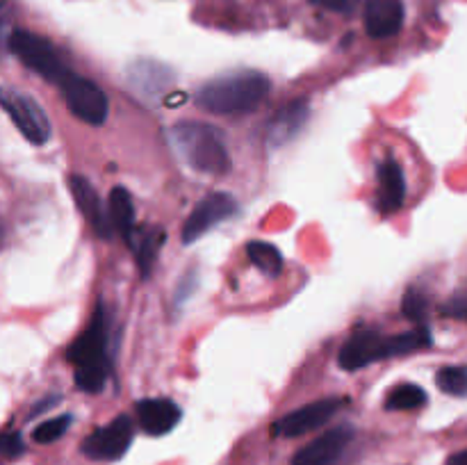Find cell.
<instances>
[{"label":"cell","mask_w":467,"mask_h":465,"mask_svg":"<svg viewBox=\"0 0 467 465\" xmlns=\"http://www.w3.org/2000/svg\"><path fill=\"white\" fill-rule=\"evenodd\" d=\"M109 328H112V319H109L105 304L100 301L89 326L76 337V342L67 351V360L76 369L78 390L87 392V395L103 392L109 374H112Z\"/></svg>","instance_id":"6da1fadb"},{"label":"cell","mask_w":467,"mask_h":465,"mask_svg":"<svg viewBox=\"0 0 467 465\" xmlns=\"http://www.w3.org/2000/svg\"><path fill=\"white\" fill-rule=\"evenodd\" d=\"M108 217L112 223V231L126 240L130 231L135 228V203L126 187H114L108 199Z\"/></svg>","instance_id":"d6986e66"},{"label":"cell","mask_w":467,"mask_h":465,"mask_svg":"<svg viewBox=\"0 0 467 465\" xmlns=\"http://www.w3.org/2000/svg\"><path fill=\"white\" fill-rule=\"evenodd\" d=\"M55 404H59V395L44 397V399H41L39 404H36L35 408L30 410V415H27V418H36V415H41V413H44V410H50V408H53Z\"/></svg>","instance_id":"f546056e"},{"label":"cell","mask_w":467,"mask_h":465,"mask_svg":"<svg viewBox=\"0 0 467 465\" xmlns=\"http://www.w3.org/2000/svg\"><path fill=\"white\" fill-rule=\"evenodd\" d=\"M342 408V399L337 397H328V399L313 401V404H306L301 408L292 410L285 418L278 419L272 427L274 436H285V438H296L304 436V433L315 431L322 424H327L337 410Z\"/></svg>","instance_id":"9c48e42d"},{"label":"cell","mask_w":467,"mask_h":465,"mask_svg":"<svg viewBox=\"0 0 467 465\" xmlns=\"http://www.w3.org/2000/svg\"><path fill=\"white\" fill-rule=\"evenodd\" d=\"M57 87L67 108L73 112V117L89 123V126H103V123L108 121V94H105L96 82H91L89 78H82L78 76V73L68 71L67 76L57 82Z\"/></svg>","instance_id":"5b68a950"},{"label":"cell","mask_w":467,"mask_h":465,"mask_svg":"<svg viewBox=\"0 0 467 465\" xmlns=\"http://www.w3.org/2000/svg\"><path fill=\"white\" fill-rule=\"evenodd\" d=\"M181 406L171 399L137 401V422L149 436H167L181 422Z\"/></svg>","instance_id":"9a60e30c"},{"label":"cell","mask_w":467,"mask_h":465,"mask_svg":"<svg viewBox=\"0 0 467 465\" xmlns=\"http://www.w3.org/2000/svg\"><path fill=\"white\" fill-rule=\"evenodd\" d=\"M429 401L427 390L418 383H400L392 388L386 397V408L388 410H415L422 408Z\"/></svg>","instance_id":"7402d4cb"},{"label":"cell","mask_w":467,"mask_h":465,"mask_svg":"<svg viewBox=\"0 0 467 465\" xmlns=\"http://www.w3.org/2000/svg\"><path fill=\"white\" fill-rule=\"evenodd\" d=\"M71 424L73 415H57V418H50L46 419V422H41L39 427L32 431V438H35V442H39V445H48V442L59 440V438L71 429Z\"/></svg>","instance_id":"cb8c5ba5"},{"label":"cell","mask_w":467,"mask_h":465,"mask_svg":"<svg viewBox=\"0 0 467 465\" xmlns=\"http://www.w3.org/2000/svg\"><path fill=\"white\" fill-rule=\"evenodd\" d=\"M68 187H71L73 201H76L78 210L85 217V222L89 223L91 228L96 231V235L103 237V240H109L114 235L112 223H109L108 217V205L100 201V194L96 191V187L91 185L89 178L85 176H71L68 181Z\"/></svg>","instance_id":"8fae6325"},{"label":"cell","mask_w":467,"mask_h":465,"mask_svg":"<svg viewBox=\"0 0 467 465\" xmlns=\"http://www.w3.org/2000/svg\"><path fill=\"white\" fill-rule=\"evenodd\" d=\"M240 210L237 201L233 199L226 191H214L208 194L203 201L194 205V210L187 217L185 226H182V242L192 244V242L201 240L203 235H208L214 226L233 219Z\"/></svg>","instance_id":"ba28073f"},{"label":"cell","mask_w":467,"mask_h":465,"mask_svg":"<svg viewBox=\"0 0 467 465\" xmlns=\"http://www.w3.org/2000/svg\"><path fill=\"white\" fill-rule=\"evenodd\" d=\"M164 240H167L164 231L155 226H135L130 231V235L126 237L128 246H130L132 253H135V263L137 267H140L141 278L150 276V269H153L155 260H158Z\"/></svg>","instance_id":"ac0fdd59"},{"label":"cell","mask_w":467,"mask_h":465,"mask_svg":"<svg viewBox=\"0 0 467 465\" xmlns=\"http://www.w3.org/2000/svg\"><path fill=\"white\" fill-rule=\"evenodd\" d=\"M128 80L146 98H160L173 82V73L162 64L140 59L128 68Z\"/></svg>","instance_id":"e0dca14e"},{"label":"cell","mask_w":467,"mask_h":465,"mask_svg":"<svg viewBox=\"0 0 467 465\" xmlns=\"http://www.w3.org/2000/svg\"><path fill=\"white\" fill-rule=\"evenodd\" d=\"M313 5L317 7L328 9V12H336V14H351L356 7H358L360 0H310Z\"/></svg>","instance_id":"83f0119b"},{"label":"cell","mask_w":467,"mask_h":465,"mask_svg":"<svg viewBox=\"0 0 467 465\" xmlns=\"http://www.w3.org/2000/svg\"><path fill=\"white\" fill-rule=\"evenodd\" d=\"M135 427L128 415H119L105 427L96 429L91 436L82 440L80 450L91 460H119L132 445Z\"/></svg>","instance_id":"52a82bcc"},{"label":"cell","mask_w":467,"mask_h":465,"mask_svg":"<svg viewBox=\"0 0 467 465\" xmlns=\"http://www.w3.org/2000/svg\"><path fill=\"white\" fill-rule=\"evenodd\" d=\"M379 190L377 208L381 214H395L406 201V176L401 164L395 158H388L379 164Z\"/></svg>","instance_id":"5bb4252c"},{"label":"cell","mask_w":467,"mask_h":465,"mask_svg":"<svg viewBox=\"0 0 467 465\" xmlns=\"http://www.w3.org/2000/svg\"><path fill=\"white\" fill-rule=\"evenodd\" d=\"M9 50L26 64L30 71L41 76L44 80H50L57 85L71 68L64 64L62 55L57 53L53 44L46 36L35 35L27 30H14L9 35Z\"/></svg>","instance_id":"277c9868"},{"label":"cell","mask_w":467,"mask_h":465,"mask_svg":"<svg viewBox=\"0 0 467 465\" xmlns=\"http://www.w3.org/2000/svg\"><path fill=\"white\" fill-rule=\"evenodd\" d=\"M0 237H3V228H0Z\"/></svg>","instance_id":"1f68e13d"},{"label":"cell","mask_w":467,"mask_h":465,"mask_svg":"<svg viewBox=\"0 0 467 465\" xmlns=\"http://www.w3.org/2000/svg\"><path fill=\"white\" fill-rule=\"evenodd\" d=\"M404 26L401 0H368L365 5V30L372 39L395 36Z\"/></svg>","instance_id":"2e32d148"},{"label":"cell","mask_w":467,"mask_h":465,"mask_svg":"<svg viewBox=\"0 0 467 465\" xmlns=\"http://www.w3.org/2000/svg\"><path fill=\"white\" fill-rule=\"evenodd\" d=\"M354 440V427L340 424L336 429H328L313 442L301 447L292 459V465H333L342 456V451Z\"/></svg>","instance_id":"30bf717a"},{"label":"cell","mask_w":467,"mask_h":465,"mask_svg":"<svg viewBox=\"0 0 467 465\" xmlns=\"http://www.w3.org/2000/svg\"><path fill=\"white\" fill-rule=\"evenodd\" d=\"M169 144L190 169L208 176H223L231 169L223 137L217 128L201 121H182L169 130Z\"/></svg>","instance_id":"3957f363"},{"label":"cell","mask_w":467,"mask_h":465,"mask_svg":"<svg viewBox=\"0 0 467 465\" xmlns=\"http://www.w3.org/2000/svg\"><path fill=\"white\" fill-rule=\"evenodd\" d=\"M436 383L445 395L463 399L467 395V369L463 365H450L436 374Z\"/></svg>","instance_id":"603a6c76"},{"label":"cell","mask_w":467,"mask_h":465,"mask_svg":"<svg viewBox=\"0 0 467 465\" xmlns=\"http://www.w3.org/2000/svg\"><path fill=\"white\" fill-rule=\"evenodd\" d=\"M383 340L386 337L377 328H358L337 354V365L347 372H356L383 360Z\"/></svg>","instance_id":"4fadbf2b"},{"label":"cell","mask_w":467,"mask_h":465,"mask_svg":"<svg viewBox=\"0 0 467 465\" xmlns=\"http://www.w3.org/2000/svg\"><path fill=\"white\" fill-rule=\"evenodd\" d=\"M194 290H196V272H190L185 278H182L181 283H178L176 299H173V304H176L178 308H181V305L185 304V301L190 299L192 294H194Z\"/></svg>","instance_id":"f1b7e54d"},{"label":"cell","mask_w":467,"mask_h":465,"mask_svg":"<svg viewBox=\"0 0 467 465\" xmlns=\"http://www.w3.org/2000/svg\"><path fill=\"white\" fill-rule=\"evenodd\" d=\"M433 345V336L427 326H420L415 331L400 333V336H392L383 340V360L392 358V356H406L413 354L418 349H427Z\"/></svg>","instance_id":"ffe728a7"},{"label":"cell","mask_w":467,"mask_h":465,"mask_svg":"<svg viewBox=\"0 0 467 465\" xmlns=\"http://www.w3.org/2000/svg\"><path fill=\"white\" fill-rule=\"evenodd\" d=\"M401 313H404L406 319L422 326L429 313V296L422 290H418V287H409L404 301H401Z\"/></svg>","instance_id":"d4e9b609"},{"label":"cell","mask_w":467,"mask_h":465,"mask_svg":"<svg viewBox=\"0 0 467 465\" xmlns=\"http://www.w3.org/2000/svg\"><path fill=\"white\" fill-rule=\"evenodd\" d=\"M0 108L5 109V114L12 119L16 130L30 144L41 146L53 135L48 117H46L44 109L39 108V103L32 96L12 89V87H0Z\"/></svg>","instance_id":"8992f818"},{"label":"cell","mask_w":467,"mask_h":465,"mask_svg":"<svg viewBox=\"0 0 467 465\" xmlns=\"http://www.w3.org/2000/svg\"><path fill=\"white\" fill-rule=\"evenodd\" d=\"M269 89L272 82L265 73L246 68L208 80L196 94V100L213 114H246L258 109V105L267 98Z\"/></svg>","instance_id":"7a4b0ae2"},{"label":"cell","mask_w":467,"mask_h":465,"mask_svg":"<svg viewBox=\"0 0 467 465\" xmlns=\"http://www.w3.org/2000/svg\"><path fill=\"white\" fill-rule=\"evenodd\" d=\"M246 255H249L251 264H254L255 269H260V272L269 278H276L278 274L283 272V264H285L281 251L274 244H269V242H249V244H246Z\"/></svg>","instance_id":"44dd1931"},{"label":"cell","mask_w":467,"mask_h":465,"mask_svg":"<svg viewBox=\"0 0 467 465\" xmlns=\"http://www.w3.org/2000/svg\"><path fill=\"white\" fill-rule=\"evenodd\" d=\"M310 119V105L306 100H292L285 108L278 109L267 123L265 130V144L269 150H276L281 146L290 144L296 135L306 128Z\"/></svg>","instance_id":"7c38bea8"},{"label":"cell","mask_w":467,"mask_h":465,"mask_svg":"<svg viewBox=\"0 0 467 465\" xmlns=\"http://www.w3.org/2000/svg\"><path fill=\"white\" fill-rule=\"evenodd\" d=\"M442 315H450V317L463 322V319L467 317V296H465V292H456V294L451 296V299L445 304V308H442Z\"/></svg>","instance_id":"4316f807"},{"label":"cell","mask_w":467,"mask_h":465,"mask_svg":"<svg viewBox=\"0 0 467 465\" xmlns=\"http://www.w3.org/2000/svg\"><path fill=\"white\" fill-rule=\"evenodd\" d=\"M23 454H26V442H23L21 433L14 431V429L0 433V459L14 460Z\"/></svg>","instance_id":"484cf974"},{"label":"cell","mask_w":467,"mask_h":465,"mask_svg":"<svg viewBox=\"0 0 467 465\" xmlns=\"http://www.w3.org/2000/svg\"><path fill=\"white\" fill-rule=\"evenodd\" d=\"M445 465H467V451H459V454H454Z\"/></svg>","instance_id":"4dcf8cb0"}]
</instances>
